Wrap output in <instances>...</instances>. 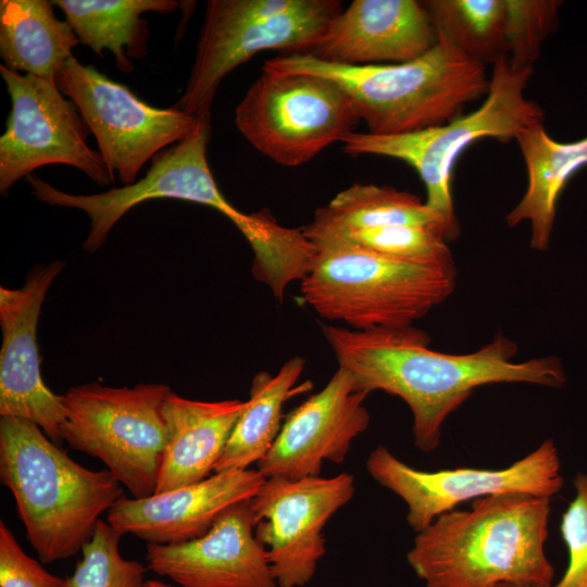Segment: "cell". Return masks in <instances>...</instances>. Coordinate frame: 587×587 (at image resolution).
<instances>
[{"instance_id": "cell-1", "label": "cell", "mask_w": 587, "mask_h": 587, "mask_svg": "<svg viewBox=\"0 0 587 587\" xmlns=\"http://www.w3.org/2000/svg\"><path fill=\"white\" fill-rule=\"evenodd\" d=\"M338 367L346 370L359 391L382 390L410 408L416 448L436 450L447 417L484 385L526 383L559 388L566 380L552 355L514 362V341L497 335L478 350L449 354L429 348V335L413 325L357 330L322 325Z\"/></svg>"}, {"instance_id": "cell-2", "label": "cell", "mask_w": 587, "mask_h": 587, "mask_svg": "<svg viewBox=\"0 0 587 587\" xmlns=\"http://www.w3.org/2000/svg\"><path fill=\"white\" fill-rule=\"evenodd\" d=\"M550 499L500 494L453 509L416 533L407 561L424 587L552 586L545 552Z\"/></svg>"}, {"instance_id": "cell-3", "label": "cell", "mask_w": 587, "mask_h": 587, "mask_svg": "<svg viewBox=\"0 0 587 587\" xmlns=\"http://www.w3.org/2000/svg\"><path fill=\"white\" fill-rule=\"evenodd\" d=\"M0 480L46 564L82 551L101 514L124 496L108 470L82 466L36 424L10 416L0 417Z\"/></svg>"}, {"instance_id": "cell-4", "label": "cell", "mask_w": 587, "mask_h": 587, "mask_svg": "<svg viewBox=\"0 0 587 587\" xmlns=\"http://www.w3.org/2000/svg\"><path fill=\"white\" fill-rule=\"evenodd\" d=\"M404 63L344 65L304 53H285L263 66L327 77L339 84L374 135H398L450 122L487 95L490 77L447 37Z\"/></svg>"}, {"instance_id": "cell-5", "label": "cell", "mask_w": 587, "mask_h": 587, "mask_svg": "<svg viewBox=\"0 0 587 587\" xmlns=\"http://www.w3.org/2000/svg\"><path fill=\"white\" fill-rule=\"evenodd\" d=\"M455 275V266L323 247L300 282V295L321 317L352 329L401 328L442 303L453 292Z\"/></svg>"}, {"instance_id": "cell-6", "label": "cell", "mask_w": 587, "mask_h": 587, "mask_svg": "<svg viewBox=\"0 0 587 587\" xmlns=\"http://www.w3.org/2000/svg\"><path fill=\"white\" fill-rule=\"evenodd\" d=\"M534 67L514 68L508 57L492 64L489 89L480 107L445 124L398 135L350 132L340 142L350 155L374 154L411 165L426 189L427 207L460 228L452 198V172L460 154L482 138L515 139L541 122L540 107L525 96Z\"/></svg>"}, {"instance_id": "cell-7", "label": "cell", "mask_w": 587, "mask_h": 587, "mask_svg": "<svg viewBox=\"0 0 587 587\" xmlns=\"http://www.w3.org/2000/svg\"><path fill=\"white\" fill-rule=\"evenodd\" d=\"M336 0H209L185 90L174 108L210 117L222 80L264 50L302 53L341 12Z\"/></svg>"}, {"instance_id": "cell-8", "label": "cell", "mask_w": 587, "mask_h": 587, "mask_svg": "<svg viewBox=\"0 0 587 587\" xmlns=\"http://www.w3.org/2000/svg\"><path fill=\"white\" fill-rule=\"evenodd\" d=\"M164 384L110 387L89 383L62 395L67 445L99 459L133 498L154 494L166 445Z\"/></svg>"}, {"instance_id": "cell-9", "label": "cell", "mask_w": 587, "mask_h": 587, "mask_svg": "<svg viewBox=\"0 0 587 587\" xmlns=\"http://www.w3.org/2000/svg\"><path fill=\"white\" fill-rule=\"evenodd\" d=\"M345 89L327 77L262 66L235 110L237 129L260 153L299 166L360 122Z\"/></svg>"}, {"instance_id": "cell-10", "label": "cell", "mask_w": 587, "mask_h": 587, "mask_svg": "<svg viewBox=\"0 0 587 587\" xmlns=\"http://www.w3.org/2000/svg\"><path fill=\"white\" fill-rule=\"evenodd\" d=\"M55 84L77 108L93 134L110 173L132 185L143 164L160 150L193 135L201 118L174 107L160 109L139 99L127 86L91 65L71 58Z\"/></svg>"}, {"instance_id": "cell-11", "label": "cell", "mask_w": 587, "mask_h": 587, "mask_svg": "<svg viewBox=\"0 0 587 587\" xmlns=\"http://www.w3.org/2000/svg\"><path fill=\"white\" fill-rule=\"evenodd\" d=\"M11 99L0 137V191L7 195L21 178L47 164H66L99 185L114 180L99 151L87 142L88 126L55 80L0 66Z\"/></svg>"}, {"instance_id": "cell-12", "label": "cell", "mask_w": 587, "mask_h": 587, "mask_svg": "<svg viewBox=\"0 0 587 587\" xmlns=\"http://www.w3.org/2000/svg\"><path fill=\"white\" fill-rule=\"evenodd\" d=\"M366 471L380 486L407 504V523L419 533L460 503L500 494L551 498L563 486L555 444L544 440L534 451L499 470L457 467L428 472L414 469L378 445Z\"/></svg>"}, {"instance_id": "cell-13", "label": "cell", "mask_w": 587, "mask_h": 587, "mask_svg": "<svg viewBox=\"0 0 587 587\" xmlns=\"http://www.w3.org/2000/svg\"><path fill=\"white\" fill-rule=\"evenodd\" d=\"M210 133V117H202L193 135L154 157L143 178L101 193H67L33 175L26 180L39 201L79 209L88 215L90 228L83 245L88 252L102 247L112 227L132 208L153 199H179L211 207L239 229L249 214L228 202L216 185L207 159Z\"/></svg>"}, {"instance_id": "cell-14", "label": "cell", "mask_w": 587, "mask_h": 587, "mask_svg": "<svg viewBox=\"0 0 587 587\" xmlns=\"http://www.w3.org/2000/svg\"><path fill=\"white\" fill-rule=\"evenodd\" d=\"M354 494V476L346 472L265 479L249 505L277 587H303L312 580L326 552L323 529Z\"/></svg>"}, {"instance_id": "cell-15", "label": "cell", "mask_w": 587, "mask_h": 587, "mask_svg": "<svg viewBox=\"0 0 587 587\" xmlns=\"http://www.w3.org/2000/svg\"><path fill=\"white\" fill-rule=\"evenodd\" d=\"M65 263L35 267L17 289L0 288V416L36 424L57 445L63 440L65 407L45 384L37 325L45 297Z\"/></svg>"}, {"instance_id": "cell-16", "label": "cell", "mask_w": 587, "mask_h": 587, "mask_svg": "<svg viewBox=\"0 0 587 587\" xmlns=\"http://www.w3.org/2000/svg\"><path fill=\"white\" fill-rule=\"evenodd\" d=\"M367 396L338 367L319 392L288 413L257 470L265 478L301 479L320 475L325 461L342 463L353 440L370 426Z\"/></svg>"}, {"instance_id": "cell-17", "label": "cell", "mask_w": 587, "mask_h": 587, "mask_svg": "<svg viewBox=\"0 0 587 587\" xmlns=\"http://www.w3.org/2000/svg\"><path fill=\"white\" fill-rule=\"evenodd\" d=\"M249 501L226 510L199 538L147 544L148 569L179 587H277Z\"/></svg>"}, {"instance_id": "cell-18", "label": "cell", "mask_w": 587, "mask_h": 587, "mask_svg": "<svg viewBox=\"0 0 587 587\" xmlns=\"http://www.w3.org/2000/svg\"><path fill=\"white\" fill-rule=\"evenodd\" d=\"M265 479L253 469L214 472L171 491L123 496L105 519L123 536L130 534L148 544H180L203 536L226 510L251 500Z\"/></svg>"}, {"instance_id": "cell-19", "label": "cell", "mask_w": 587, "mask_h": 587, "mask_svg": "<svg viewBox=\"0 0 587 587\" xmlns=\"http://www.w3.org/2000/svg\"><path fill=\"white\" fill-rule=\"evenodd\" d=\"M438 38L424 1L354 0L302 53L344 65L404 63L427 53Z\"/></svg>"}, {"instance_id": "cell-20", "label": "cell", "mask_w": 587, "mask_h": 587, "mask_svg": "<svg viewBox=\"0 0 587 587\" xmlns=\"http://www.w3.org/2000/svg\"><path fill=\"white\" fill-rule=\"evenodd\" d=\"M245 401H200L170 392L162 407L166 426L154 494L196 484L211 475Z\"/></svg>"}, {"instance_id": "cell-21", "label": "cell", "mask_w": 587, "mask_h": 587, "mask_svg": "<svg viewBox=\"0 0 587 587\" xmlns=\"http://www.w3.org/2000/svg\"><path fill=\"white\" fill-rule=\"evenodd\" d=\"M515 141L525 163L527 185L505 221L510 227L528 222L530 248L547 250L559 197L570 178L587 165V137L572 142L557 141L541 121L522 129Z\"/></svg>"}, {"instance_id": "cell-22", "label": "cell", "mask_w": 587, "mask_h": 587, "mask_svg": "<svg viewBox=\"0 0 587 587\" xmlns=\"http://www.w3.org/2000/svg\"><path fill=\"white\" fill-rule=\"evenodd\" d=\"M79 43L47 0L0 1V57L7 68L53 79Z\"/></svg>"}, {"instance_id": "cell-23", "label": "cell", "mask_w": 587, "mask_h": 587, "mask_svg": "<svg viewBox=\"0 0 587 587\" xmlns=\"http://www.w3.org/2000/svg\"><path fill=\"white\" fill-rule=\"evenodd\" d=\"M65 14L79 42L100 58L109 50L118 70H134L129 58H143L148 38L146 12L168 13L178 7L174 0H53Z\"/></svg>"}, {"instance_id": "cell-24", "label": "cell", "mask_w": 587, "mask_h": 587, "mask_svg": "<svg viewBox=\"0 0 587 587\" xmlns=\"http://www.w3.org/2000/svg\"><path fill=\"white\" fill-rule=\"evenodd\" d=\"M301 357L287 360L272 375L261 371L252 379L249 399L238 416L214 472L246 470L271 449L283 425V407L303 373Z\"/></svg>"}, {"instance_id": "cell-25", "label": "cell", "mask_w": 587, "mask_h": 587, "mask_svg": "<svg viewBox=\"0 0 587 587\" xmlns=\"http://www.w3.org/2000/svg\"><path fill=\"white\" fill-rule=\"evenodd\" d=\"M315 248L350 247L380 255L444 266H455L447 241L437 233L415 226L354 227L340 224L319 208L301 228Z\"/></svg>"}, {"instance_id": "cell-26", "label": "cell", "mask_w": 587, "mask_h": 587, "mask_svg": "<svg viewBox=\"0 0 587 587\" xmlns=\"http://www.w3.org/2000/svg\"><path fill=\"white\" fill-rule=\"evenodd\" d=\"M320 209L329 218L348 226H415L437 233L447 242L460 234V228L452 226L417 196L389 186L355 183Z\"/></svg>"}, {"instance_id": "cell-27", "label": "cell", "mask_w": 587, "mask_h": 587, "mask_svg": "<svg viewBox=\"0 0 587 587\" xmlns=\"http://www.w3.org/2000/svg\"><path fill=\"white\" fill-rule=\"evenodd\" d=\"M439 34L472 60L494 64L505 54V0L424 1Z\"/></svg>"}, {"instance_id": "cell-28", "label": "cell", "mask_w": 587, "mask_h": 587, "mask_svg": "<svg viewBox=\"0 0 587 587\" xmlns=\"http://www.w3.org/2000/svg\"><path fill=\"white\" fill-rule=\"evenodd\" d=\"M123 535L100 520L66 587H143L146 567L120 551Z\"/></svg>"}, {"instance_id": "cell-29", "label": "cell", "mask_w": 587, "mask_h": 587, "mask_svg": "<svg viewBox=\"0 0 587 587\" xmlns=\"http://www.w3.org/2000/svg\"><path fill=\"white\" fill-rule=\"evenodd\" d=\"M559 0H505V55L516 70L534 67L558 26Z\"/></svg>"}, {"instance_id": "cell-30", "label": "cell", "mask_w": 587, "mask_h": 587, "mask_svg": "<svg viewBox=\"0 0 587 587\" xmlns=\"http://www.w3.org/2000/svg\"><path fill=\"white\" fill-rule=\"evenodd\" d=\"M575 497L562 514L560 532L569 551V564L551 587H587V474L577 473Z\"/></svg>"}, {"instance_id": "cell-31", "label": "cell", "mask_w": 587, "mask_h": 587, "mask_svg": "<svg viewBox=\"0 0 587 587\" xmlns=\"http://www.w3.org/2000/svg\"><path fill=\"white\" fill-rule=\"evenodd\" d=\"M0 587H66V580L29 557L0 521Z\"/></svg>"}, {"instance_id": "cell-32", "label": "cell", "mask_w": 587, "mask_h": 587, "mask_svg": "<svg viewBox=\"0 0 587 587\" xmlns=\"http://www.w3.org/2000/svg\"><path fill=\"white\" fill-rule=\"evenodd\" d=\"M143 587H175V586L158 580V579H148L146 580Z\"/></svg>"}, {"instance_id": "cell-33", "label": "cell", "mask_w": 587, "mask_h": 587, "mask_svg": "<svg viewBox=\"0 0 587 587\" xmlns=\"http://www.w3.org/2000/svg\"><path fill=\"white\" fill-rule=\"evenodd\" d=\"M496 587H551V586H539V585L516 584V583H502V584L497 585Z\"/></svg>"}]
</instances>
